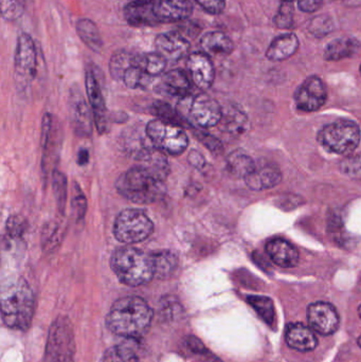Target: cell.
Masks as SVG:
<instances>
[{
  "label": "cell",
  "instance_id": "obj_1",
  "mask_svg": "<svg viewBox=\"0 0 361 362\" xmlns=\"http://www.w3.org/2000/svg\"><path fill=\"white\" fill-rule=\"evenodd\" d=\"M153 315L152 308L142 298H121L110 308L106 327L121 337L140 338L150 329Z\"/></svg>",
  "mask_w": 361,
  "mask_h": 362
},
{
  "label": "cell",
  "instance_id": "obj_2",
  "mask_svg": "<svg viewBox=\"0 0 361 362\" xmlns=\"http://www.w3.org/2000/svg\"><path fill=\"white\" fill-rule=\"evenodd\" d=\"M116 189L123 197L137 204L160 202L167 194L165 178L142 165L123 173L116 181Z\"/></svg>",
  "mask_w": 361,
  "mask_h": 362
},
{
  "label": "cell",
  "instance_id": "obj_3",
  "mask_svg": "<svg viewBox=\"0 0 361 362\" xmlns=\"http://www.w3.org/2000/svg\"><path fill=\"white\" fill-rule=\"evenodd\" d=\"M35 310V299L27 281L16 278L6 283L1 293V315L4 325L17 331H27Z\"/></svg>",
  "mask_w": 361,
  "mask_h": 362
},
{
  "label": "cell",
  "instance_id": "obj_4",
  "mask_svg": "<svg viewBox=\"0 0 361 362\" xmlns=\"http://www.w3.org/2000/svg\"><path fill=\"white\" fill-rule=\"evenodd\" d=\"M110 267L117 278L127 286H141L156 279L154 252H146L129 245L114 251Z\"/></svg>",
  "mask_w": 361,
  "mask_h": 362
},
{
  "label": "cell",
  "instance_id": "obj_5",
  "mask_svg": "<svg viewBox=\"0 0 361 362\" xmlns=\"http://www.w3.org/2000/svg\"><path fill=\"white\" fill-rule=\"evenodd\" d=\"M177 114L195 127L209 129L220 124L223 108L213 98L199 93L182 98L177 104Z\"/></svg>",
  "mask_w": 361,
  "mask_h": 362
},
{
  "label": "cell",
  "instance_id": "obj_6",
  "mask_svg": "<svg viewBox=\"0 0 361 362\" xmlns=\"http://www.w3.org/2000/svg\"><path fill=\"white\" fill-rule=\"evenodd\" d=\"M360 127L354 121L339 120L326 125L318 134V141L330 152L351 155L360 146Z\"/></svg>",
  "mask_w": 361,
  "mask_h": 362
},
{
  "label": "cell",
  "instance_id": "obj_7",
  "mask_svg": "<svg viewBox=\"0 0 361 362\" xmlns=\"http://www.w3.org/2000/svg\"><path fill=\"white\" fill-rule=\"evenodd\" d=\"M146 129L150 141L161 153L178 156L189 146L188 136L177 123L156 119L148 122Z\"/></svg>",
  "mask_w": 361,
  "mask_h": 362
},
{
  "label": "cell",
  "instance_id": "obj_8",
  "mask_svg": "<svg viewBox=\"0 0 361 362\" xmlns=\"http://www.w3.org/2000/svg\"><path fill=\"white\" fill-rule=\"evenodd\" d=\"M153 231L154 223L152 219L139 209H125L114 221V238L129 246L150 238Z\"/></svg>",
  "mask_w": 361,
  "mask_h": 362
},
{
  "label": "cell",
  "instance_id": "obj_9",
  "mask_svg": "<svg viewBox=\"0 0 361 362\" xmlns=\"http://www.w3.org/2000/svg\"><path fill=\"white\" fill-rule=\"evenodd\" d=\"M37 69V53L33 38L29 33L21 32L17 37L14 55V76L19 91H27L31 87Z\"/></svg>",
  "mask_w": 361,
  "mask_h": 362
},
{
  "label": "cell",
  "instance_id": "obj_10",
  "mask_svg": "<svg viewBox=\"0 0 361 362\" xmlns=\"http://www.w3.org/2000/svg\"><path fill=\"white\" fill-rule=\"evenodd\" d=\"M76 344L69 320L59 317L49 332L45 362H74Z\"/></svg>",
  "mask_w": 361,
  "mask_h": 362
},
{
  "label": "cell",
  "instance_id": "obj_11",
  "mask_svg": "<svg viewBox=\"0 0 361 362\" xmlns=\"http://www.w3.org/2000/svg\"><path fill=\"white\" fill-rule=\"evenodd\" d=\"M328 100L326 84L319 76H309L295 93L297 107L303 112H311L320 110Z\"/></svg>",
  "mask_w": 361,
  "mask_h": 362
},
{
  "label": "cell",
  "instance_id": "obj_12",
  "mask_svg": "<svg viewBox=\"0 0 361 362\" xmlns=\"http://www.w3.org/2000/svg\"><path fill=\"white\" fill-rule=\"evenodd\" d=\"M69 116L72 127L81 137H89L93 133V119L90 105L87 104L78 87H73L69 95Z\"/></svg>",
  "mask_w": 361,
  "mask_h": 362
},
{
  "label": "cell",
  "instance_id": "obj_13",
  "mask_svg": "<svg viewBox=\"0 0 361 362\" xmlns=\"http://www.w3.org/2000/svg\"><path fill=\"white\" fill-rule=\"evenodd\" d=\"M309 325L317 334L330 336L336 333L341 325L338 313L332 304L315 302L307 308Z\"/></svg>",
  "mask_w": 361,
  "mask_h": 362
},
{
  "label": "cell",
  "instance_id": "obj_14",
  "mask_svg": "<svg viewBox=\"0 0 361 362\" xmlns=\"http://www.w3.org/2000/svg\"><path fill=\"white\" fill-rule=\"evenodd\" d=\"M187 70L193 84L201 90H207L213 85L215 67L210 55L203 51L189 54L187 57Z\"/></svg>",
  "mask_w": 361,
  "mask_h": 362
},
{
  "label": "cell",
  "instance_id": "obj_15",
  "mask_svg": "<svg viewBox=\"0 0 361 362\" xmlns=\"http://www.w3.org/2000/svg\"><path fill=\"white\" fill-rule=\"evenodd\" d=\"M154 45L157 53L167 62H178L190 54V40L178 30L159 34L155 38Z\"/></svg>",
  "mask_w": 361,
  "mask_h": 362
},
{
  "label": "cell",
  "instance_id": "obj_16",
  "mask_svg": "<svg viewBox=\"0 0 361 362\" xmlns=\"http://www.w3.org/2000/svg\"><path fill=\"white\" fill-rule=\"evenodd\" d=\"M85 86L89 105L93 110L95 125L100 134H105L108 129V115L103 93L95 72L87 70L85 74Z\"/></svg>",
  "mask_w": 361,
  "mask_h": 362
},
{
  "label": "cell",
  "instance_id": "obj_17",
  "mask_svg": "<svg viewBox=\"0 0 361 362\" xmlns=\"http://www.w3.org/2000/svg\"><path fill=\"white\" fill-rule=\"evenodd\" d=\"M154 11L159 25L184 23L192 16L194 4L191 0H157Z\"/></svg>",
  "mask_w": 361,
  "mask_h": 362
},
{
  "label": "cell",
  "instance_id": "obj_18",
  "mask_svg": "<svg viewBox=\"0 0 361 362\" xmlns=\"http://www.w3.org/2000/svg\"><path fill=\"white\" fill-rule=\"evenodd\" d=\"M154 2L144 0H134L129 2L123 8L125 21L129 25L136 28L155 27L158 25L154 11Z\"/></svg>",
  "mask_w": 361,
  "mask_h": 362
},
{
  "label": "cell",
  "instance_id": "obj_19",
  "mask_svg": "<svg viewBox=\"0 0 361 362\" xmlns=\"http://www.w3.org/2000/svg\"><path fill=\"white\" fill-rule=\"evenodd\" d=\"M282 174L273 163H264L256 165L254 171L245 178L246 185L254 191L271 189L279 185Z\"/></svg>",
  "mask_w": 361,
  "mask_h": 362
},
{
  "label": "cell",
  "instance_id": "obj_20",
  "mask_svg": "<svg viewBox=\"0 0 361 362\" xmlns=\"http://www.w3.org/2000/svg\"><path fill=\"white\" fill-rule=\"evenodd\" d=\"M286 344L298 352H311L318 346L316 332L302 323H292L286 327Z\"/></svg>",
  "mask_w": 361,
  "mask_h": 362
},
{
  "label": "cell",
  "instance_id": "obj_21",
  "mask_svg": "<svg viewBox=\"0 0 361 362\" xmlns=\"http://www.w3.org/2000/svg\"><path fill=\"white\" fill-rule=\"evenodd\" d=\"M267 255L280 267L292 268L299 263V252L288 240L276 238L266 245Z\"/></svg>",
  "mask_w": 361,
  "mask_h": 362
},
{
  "label": "cell",
  "instance_id": "obj_22",
  "mask_svg": "<svg viewBox=\"0 0 361 362\" xmlns=\"http://www.w3.org/2000/svg\"><path fill=\"white\" fill-rule=\"evenodd\" d=\"M300 40L295 33H284L273 38L266 50V57L271 62H282L296 54Z\"/></svg>",
  "mask_w": 361,
  "mask_h": 362
},
{
  "label": "cell",
  "instance_id": "obj_23",
  "mask_svg": "<svg viewBox=\"0 0 361 362\" xmlns=\"http://www.w3.org/2000/svg\"><path fill=\"white\" fill-rule=\"evenodd\" d=\"M361 42L357 38L339 37L326 45L324 49V59L329 62H338L351 59L360 52Z\"/></svg>",
  "mask_w": 361,
  "mask_h": 362
},
{
  "label": "cell",
  "instance_id": "obj_24",
  "mask_svg": "<svg viewBox=\"0 0 361 362\" xmlns=\"http://www.w3.org/2000/svg\"><path fill=\"white\" fill-rule=\"evenodd\" d=\"M161 87L169 95L182 99L190 93L192 80L184 70L173 69L163 76Z\"/></svg>",
  "mask_w": 361,
  "mask_h": 362
},
{
  "label": "cell",
  "instance_id": "obj_25",
  "mask_svg": "<svg viewBox=\"0 0 361 362\" xmlns=\"http://www.w3.org/2000/svg\"><path fill=\"white\" fill-rule=\"evenodd\" d=\"M201 48L203 52L211 55H229L235 50L232 40L222 31H211L201 38Z\"/></svg>",
  "mask_w": 361,
  "mask_h": 362
},
{
  "label": "cell",
  "instance_id": "obj_26",
  "mask_svg": "<svg viewBox=\"0 0 361 362\" xmlns=\"http://www.w3.org/2000/svg\"><path fill=\"white\" fill-rule=\"evenodd\" d=\"M76 33L80 40L91 51L100 53L103 50L104 42L97 23L89 18H80L76 23Z\"/></svg>",
  "mask_w": 361,
  "mask_h": 362
},
{
  "label": "cell",
  "instance_id": "obj_27",
  "mask_svg": "<svg viewBox=\"0 0 361 362\" xmlns=\"http://www.w3.org/2000/svg\"><path fill=\"white\" fill-rule=\"evenodd\" d=\"M223 131L233 136L243 134L247 129L248 119L245 112L235 106L223 110V116L220 122Z\"/></svg>",
  "mask_w": 361,
  "mask_h": 362
},
{
  "label": "cell",
  "instance_id": "obj_28",
  "mask_svg": "<svg viewBox=\"0 0 361 362\" xmlns=\"http://www.w3.org/2000/svg\"><path fill=\"white\" fill-rule=\"evenodd\" d=\"M136 57L137 54L131 51L125 50V49L117 50L110 59V72L112 78L116 81H122L125 72L135 66Z\"/></svg>",
  "mask_w": 361,
  "mask_h": 362
},
{
  "label": "cell",
  "instance_id": "obj_29",
  "mask_svg": "<svg viewBox=\"0 0 361 362\" xmlns=\"http://www.w3.org/2000/svg\"><path fill=\"white\" fill-rule=\"evenodd\" d=\"M135 66L141 68L148 76L158 78L165 71L167 61L159 53H146V54H137Z\"/></svg>",
  "mask_w": 361,
  "mask_h": 362
},
{
  "label": "cell",
  "instance_id": "obj_30",
  "mask_svg": "<svg viewBox=\"0 0 361 362\" xmlns=\"http://www.w3.org/2000/svg\"><path fill=\"white\" fill-rule=\"evenodd\" d=\"M256 165V163L252 160L249 155L239 151L231 153L227 158V168L229 172L235 177L244 178V180L254 171Z\"/></svg>",
  "mask_w": 361,
  "mask_h": 362
},
{
  "label": "cell",
  "instance_id": "obj_31",
  "mask_svg": "<svg viewBox=\"0 0 361 362\" xmlns=\"http://www.w3.org/2000/svg\"><path fill=\"white\" fill-rule=\"evenodd\" d=\"M248 303L258 313L259 316L271 327H275L276 310L273 300L263 296H250L247 298Z\"/></svg>",
  "mask_w": 361,
  "mask_h": 362
},
{
  "label": "cell",
  "instance_id": "obj_32",
  "mask_svg": "<svg viewBox=\"0 0 361 362\" xmlns=\"http://www.w3.org/2000/svg\"><path fill=\"white\" fill-rule=\"evenodd\" d=\"M155 266H156V279H167L177 269L178 259L169 250L154 252Z\"/></svg>",
  "mask_w": 361,
  "mask_h": 362
},
{
  "label": "cell",
  "instance_id": "obj_33",
  "mask_svg": "<svg viewBox=\"0 0 361 362\" xmlns=\"http://www.w3.org/2000/svg\"><path fill=\"white\" fill-rule=\"evenodd\" d=\"M152 76H148L141 68L138 66H133L125 72L123 76V83L125 86L131 89H144L152 82Z\"/></svg>",
  "mask_w": 361,
  "mask_h": 362
},
{
  "label": "cell",
  "instance_id": "obj_34",
  "mask_svg": "<svg viewBox=\"0 0 361 362\" xmlns=\"http://www.w3.org/2000/svg\"><path fill=\"white\" fill-rule=\"evenodd\" d=\"M28 0H0L2 18L6 21H15L25 14Z\"/></svg>",
  "mask_w": 361,
  "mask_h": 362
},
{
  "label": "cell",
  "instance_id": "obj_35",
  "mask_svg": "<svg viewBox=\"0 0 361 362\" xmlns=\"http://www.w3.org/2000/svg\"><path fill=\"white\" fill-rule=\"evenodd\" d=\"M52 187L57 208L64 213L67 202V178L57 170H55L52 175Z\"/></svg>",
  "mask_w": 361,
  "mask_h": 362
},
{
  "label": "cell",
  "instance_id": "obj_36",
  "mask_svg": "<svg viewBox=\"0 0 361 362\" xmlns=\"http://www.w3.org/2000/svg\"><path fill=\"white\" fill-rule=\"evenodd\" d=\"M101 362H140L137 355L125 346H112L104 353Z\"/></svg>",
  "mask_w": 361,
  "mask_h": 362
},
{
  "label": "cell",
  "instance_id": "obj_37",
  "mask_svg": "<svg viewBox=\"0 0 361 362\" xmlns=\"http://www.w3.org/2000/svg\"><path fill=\"white\" fill-rule=\"evenodd\" d=\"M273 23L278 29L290 30L294 28V6L292 2H282L273 17Z\"/></svg>",
  "mask_w": 361,
  "mask_h": 362
},
{
  "label": "cell",
  "instance_id": "obj_38",
  "mask_svg": "<svg viewBox=\"0 0 361 362\" xmlns=\"http://www.w3.org/2000/svg\"><path fill=\"white\" fill-rule=\"evenodd\" d=\"M341 172L350 180L361 181V153L348 155L341 163Z\"/></svg>",
  "mask_w": 361,
  "mask_h": 362
},
{
  "label": "cell",
  "instance_id": "obj_39",
  "mask_svg": "<svg viewBox=\"0 0 361 362\" xmlns=\"http://www.w3.org/2000/svg\"><path fill=\"white\" fill-rule=\"evenodd\" d=\"M72 213H73L74 217L76 221H81L84 218L85 214H86L87 210V202L86 197H85L84 193L82 189H80L78 185L74 183L73 195H72Z\"/></svg>",
  "mask_w": 361,
  "mask_h": 362
},
{
  "label": "cell",
  "instance_id": "obj_40",
  "mask_svg": "<svg viewBox=\"0 0 361 362\" xmlns=\"http://www.w3.org/2000/svg\"><path fill=\"white\" fill-rule=\"evenodd\" d=\"M312 34L322 37V36L328 35L333 30L332 19L326 17V15H321L320 17H316L312 21L309 27Z\"/></svg>",
  "mask_w": 361,
  "mask_h": 362
},
{
  "label": "cell",
  "instance_id": "obj_41",
  "mask_svg": "<svg viewBox=\"0 0 361 362\" xmlns=\"http://www.w3.org/2000/svg\"><path fill=\"white\" fill-rule=\"evenodd\" d=\"M25 231V223L23 217L12 216L6 223V234L10 240H19Z\"/></svg>",
  "mask_w": 361,
  "mask_h": 362
},
{
  "label": "cell",
  "instance_id": "obj_42",
  "mask_svg": "<svg viewBox=\"0 0 361 362\" xmlns=\"http://www.w3.org/2000/svg\"><path fill=\"white\" fill-rule=\"evenodd\" d=\"M195 2L208 14L220 15L226 8L227 0H195Z\"/></svg>",
  "mask_w": 361,
  "mask_h": 362
},
{
  "label": "cell",
  "instance_id": "obj_43",
  "mask_svg": "<svg viewBox=\"0 0 361 362\" xmlns=\"http://www.w3.org/2000/svg\"><path fill=\"white\" fill-rule=\"evenodd\" d=\"M184 25H180L178 31L184 34L188 40L189 38L194 40L203 32V25L199 23V21H189L188 19V21H184Z\"/></svg>",
  "mask_w": 361,
  "mask_h": 362
},
{
  "label": "cell",
  "instance_id": "obj_44",
  "mask_svg": "<svg viewBox=\"0 0 361 362\" xmlns=\"http://www.w3.org/2000/svg\"><path fill=\"white\" fill-rule=\"evenodd\" d=\"M51 131H52V118L50 114L47 112L42 118V148L44 151L48 148V144H50Z\"/></svg>",
  "mask_w": 361,
  "mask_h": 362
},
{
  "label": "cell",
  "instance_id": "obj_45",
  "mask_svg": "<svg viewBox=\"0 0 361 362\" xmlns=\"http://www.w3.org/2000/svg\"><path fill=\"white\" fill-rule=\"evenodd\" d=\"M154 110H156V115L160 116L161 120L169 121V122H175V114L172 112V108L167 103H162V102H158L155 104ZM178 124V123H177Z\"/></svg>",
  "mask_w": 361,
  "mask_h": 362
},
{
  "label": "cell",
  "instance_id": "obj_46",
  "mask_svg": "<svg viewBox=\"0 0 361 362\" xmlns=\"http://www.w3.org/2000/svg\"><path fill=\"white\" fill-rule=\"evenodd\" d=\"M298 6L302 12L315 13L321 8L324 0H297Z\"/></svg>",
  "mask_w": 361,
  "mask_h": 362
},
{
  "label": "cell",
  "instance_id": "obj_47",
  "mask_svg": "<svg viewBox=\"0 0 361 362\" xmlns=\"http://www.w3.org/2000/svg\"><path fill=\"white\" fill-rule=\"evenodd\" d=\"M199 140L201 144H205L211 152H220L222 150V144L218 141L216 138L212 137V136L208 135V134L201 133L199 136Z\"/></svg>",
  "mask_w": 361,
  "mask_h": 362
},
{
  "label": "cell",
  "instance_id": "obj_48",
  "mask_svg": "<svg viewBox=\"0 0 361 362\" xmlns=\"http://www.w3.org/2000/svg\"><path fill=\"white\" fill-rule=\"evenodd\" d=\"M189 163L193 165V167L196 168V169H203L206 165V159L201 153L197 152V151H192V152L189 154Z\"/></svg>",
  "mask_w": 361,
  "mask_h": 362
},
{
  "label": "cell",
  "instance_id": "obj_49",
  "mask_svg": "<svg viewBox=\"0 0 361 362\" xmlns=\"http://www.w3.org/2000/svg\"><path fill=\"white\" fill-rule=\"evenodd\" d=\"M81 159H84V163H87V159H88V153H87V151H82V152L78 154V163H80Z\"/></svg>",
  "mask_w": 361,
  "mask_h": 362
},
{
  "label": "cell",
  "instance_id": "obj_50",
  "mask_svg": "<svg viewBox=\"0 0 361 362\" xmlns=\"http://www.w3.org/2000/svg\"><path fill=\"white\" fill-rule=\"evenodd\" d=\"M358 346H360V348L361 349V335L360 336V338H358Z\"/></svg>",
  "mask_w": 361,
  "mask_h": 362
},
{
  "label": "cell",
  "instance_id": "obj_51",
  "mask_svg": "<svg viewBox=\"0 0 361 362\" xmlns=\"http://www.w3.org/2000/svg\"><path fill=\"white\" fill-rule=\"evenodd\" d=\"M282 2H292V1H295V0H281Z\"/></svg>",
  "mask_w": 361,
  "mask_h": 362
},
{
  "label": "cell",
  "instance_id": "obj_52",
  "mask_svg": "<svg viewBox=\"0 0 361 362\" xmlns=\"http://www.w3.org/2000/svg\"><path fill=\"white\" fill-rule=\"evenodd\" d=\"M358 314H360V317L361 318V305L360 306V308H358Z\"/></svg>",
  "mask_w": 361,
  "mask_h": 362
},
{
  "label": "cell",
  "instance_id": "obj_53",
  "mask_svg": "<svg viewBox=\"0 0 361 362\" xmlns=\"http://www.w3.org/2000/svg\"><path fill=\"white\" fill-rule=\"evenodd\" d=\"M144 1L154 2V1H157V0H144Z\"/></svg>",
  "mask_w": 361,
  "mask_h": 362
},
{
  "label": "cell",
  "instance_id": "obj_54",
  "mask_svg": "<svg viewBox=\"0 0 361 362\" xmlns=\"http://www.w3.org/2000/svg\"><path fill=\"white\" fill-rule=\"evenodd\" d=\"M360 74H361V65H360Z\"/></svg>",
  "mask_w": 361,
  "mask_h": 362
}]
</instances>
